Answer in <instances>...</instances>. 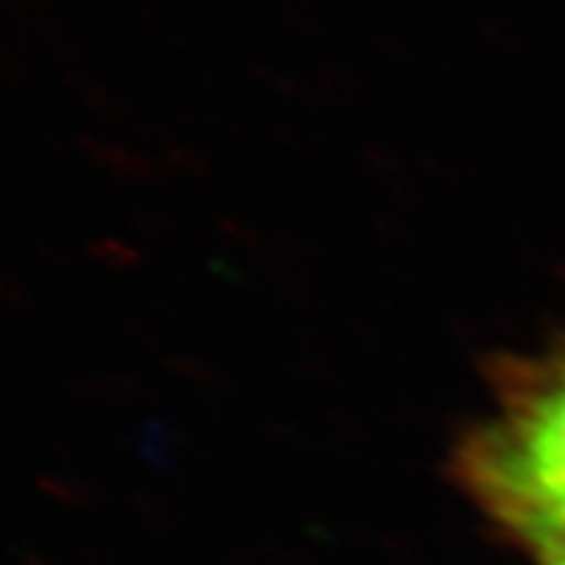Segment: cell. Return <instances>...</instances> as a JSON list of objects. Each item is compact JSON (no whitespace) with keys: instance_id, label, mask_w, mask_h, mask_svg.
<instances>
[{"instance_id":"cell-2","label":"cell","mask_w":565,"mask_h":565,"mask_svg":"<svg viewBox=\"0 0 565 565\" xmlns=\"http://www.w3.org/2000/svg\"><path fill=\"white\" fill-rule=\"evenodd\" d=\"M543 548L545 565H565V540H557V543L540 545Z\"/></svg>"},{"instance_id":"cell-1","label":"cell","mask_w":565,"mask_h":565,"mask_svg":"<svg viewBox=\"0 0 565 565\" xmlns=\"http://www.w3.org/2000/svg\"><path fill=\"white\" fill-rule=\"evenodd\" d=\"M465 477L536 545L565 540V358L513 381L497 422L465 450Z\"/></svg>"}]
</instances>
